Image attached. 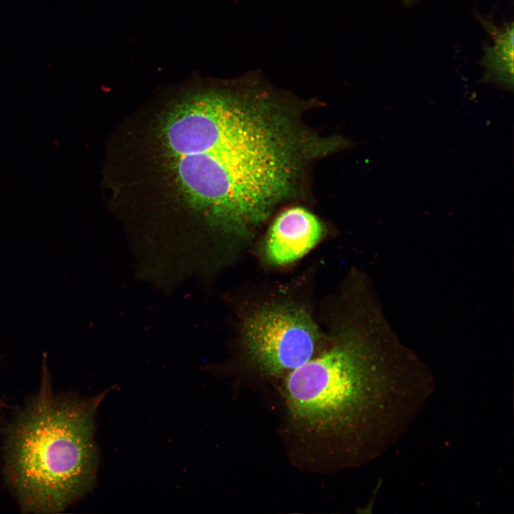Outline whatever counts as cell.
<instances>
[{"mask_svg": "<svg viewBox=\"0 0 514 514\" xmlns=\"http://www.w3.org/2000/svg\"><path fill=\"white\" fill-rule=\"evenodd\" d=\"M287 96L258 71L177 105L161 140L177 187L212 225L240 237L296 189L319 141L287 109Z\"/></svg>", "mask_w": 514, "mask_h": 514, "instance_id": "obj_1", "label": "cell"}, {"mask_svg": "<svg viewBox=\"0 0 514 514\" xmlns=\"http://www.w3.org/2000/svg\"><path fill=\"white\" fill-rule=\"evenodd\" d=\"M44 367L40 389L9 429L5 476L24 512L57 513L95 484L94 419L101 393L89 399L53 393Z\"/></svg>", "mask_w": 514, "mask_h": 514, "instance_id": "obj_2", "label": "cell"}, {"mask_svg": "<svg viewBox=\"0 0 514 514\" xmlns=\"http://www.w3.org/2000/svg\"><path fill=\"white\" fill-rule=\"evenodd\" d=\"M369 366L362 342L349 333L339 336L286 376L283 393L292 420L318 435L345 434L368 405Z\"/></svg>", "mask_w": 514, "mask_h": 514, "instance_id": "obj_3", "label": "cell"}, {"mask_svg": "<svg viewBox=\"0 0 514 514\" xmlns=\"http://www.w3.org/2000/svg\"><path fill=\"white\" fill-rule=\"evenodd\" d=\"M245 354L261 373L278 377L314 356L321 334L311 315L291 304H268L253 311L242 329Z\"/></svg>", "mask_w": 514, "mask_h": 514, "instance_id": "obj_4", "label": "cell"}, {"mask_svg": "<svg viewBox=\"0 0 514 514\" xmlns=\"http://www.w3.org/2000/svg\"><path fill=\"white\" fill-rule=\"evenodd\" d=\"M323 228L319 219L300 206L281 212L274 220L265 243L269 262L288 264L306 254L320 241Z\"/></svg>", "mask_w": 514, "mask_h": 514, "instance_id": "obj_5", "label": "cell"}, {"mask_svg": "<svg viewBox=\"0 0 514 514\" xmlns=\"http://www.w3.org/2000/svg\"><path fill=\"white\" fill-rule=\"evenodd\" d=\"M493 39L492 45H485L482 64L485 69L484 80L506 89L513 86V24L495 26L491 21L480 18Z\"/></svg>", "mask_w": 514, "mask_h": 514, "instance_id": "obj_6", "label": "cell"}, {"mask_svg": "<svg viewBox=\"0 0 514 514\" xmlns=\"http://www.w3.org/2000/svg\"><path fill=\"white\" fill-rule=\"evenodd\" d=\"M403 1H404V2H405V4H411L412 2H413L415 0H403Z\"/></svg>", "mask_w": 514, "mask_h": 514, "instance_id": "obj_7", "label": "cell"}, {"mask_svg": "<svg viewBox=\"0 0 514 514\" xmlns=\"http://www.w3.org/2000/svg\"><path fill=\"white\" fill-rule=\"evenodd\" d=\"M4 405L3 402L0 399V408H1Z\"/></svg>", "mask_w": 514, "mask_h": 514, "instance_id": "obj_8", "label": "cell"}]
</instances>
